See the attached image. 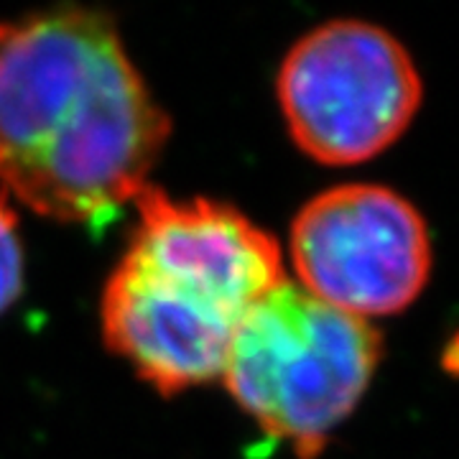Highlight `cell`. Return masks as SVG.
Masks as SVG:
<instances>
[{"mask_svg":"<svg viewBox=\"0 0 459 459\" xmlns=\"http://www.w3.org/2000/svg\"><path fill=\"white\" fill-rule=\"evenodd\" d=\"M171 123L113 18L62 5L0 23V184L59 222L141 195Z\"/></svg>","mask_w":459,"mask_h":459,"instance_id":"6da1fadb","label":"cell"},{"mask_svg":"<svg viewBox=\"0 0 459 459\" xmlns=\"http://www.w3.org/2000/svg\"><path fill=\"white\" fill-rule=\"evenodd\" d=\"M383 337L283 281L253 304L230 342L225 383L255 424L314 459L376 376Z\"/></svg>","mask_w":459,"mask_h":459,"instance_id":"7a4b0ae2","label":"cell"},{"mask_svg":"<svg viewBox=\"0 0 459 459\" xmlns=\"http://www.w3.org/2000/svg\"><path fill=\"white\" fill-rule=\"evenodd\" d=\"M421 98V74L406 47L365 21L314 29L279 72V102L294 143L327 166L362 164L394 146Z\"/></svg>","mask_w":459,"mask_h":459,"instance_id":"3957f363","label":"cell"},{"mask_svg":"<svg viewBox=\"0 0 459 459\" xmlns=\"http://www.w3.org/2000/svg\"><path fill=\"white\" fill-rule=\"evenodd\" d=\"M301 289L352 316L409 309L431 276L421 212L377 184H342L307 202L291 225Z\"/></svg>","mask_w":459,"mask_h":459,"instance_id":"277c9868","label":"cell"},{"mask_svg":"<svg viewBox=\"0 0 459 459\" xmlns=\"http://www.w3.org/2000/svg\"><path fill=\"white\" fill-rule=\"evenodd\" d=\"M138 225L123 258L204 296L232 316L283 283L281 247L246 214L212 199H171L143 186Z\"/></svg>","mask_w":459,"mask_h":459,"instance_id":"5b68a950","label":"cell"},{"mask_svg":"<svg viewBox=\"0 0 459 459\" xmlns=\"http://www.w3.org/2000/svg\"><path fill=\"white\" fill-rule=\"evenodd\" d=\"M238 325L204 296L126 258L102 294L105 342L161 395L222 376Z\"/></svg>","mask_w":459,"mask_h":459,"instance_id":"8992f818","label":"cell"},{"mask_svg":"<svg viewBox=\"0 0 459 459\" xmlns=\"http://www.w3.org/2000/svg\"><path fill=\"white\" fill-rule=\"evenodd\" d=\"M23 289V247L18 238V217L0 199V314L5 312Z\"/></svg>","mask_w":459,"mask_h":459,"instance_id":"52a82bcc","label":"cell"}]
</instances>
